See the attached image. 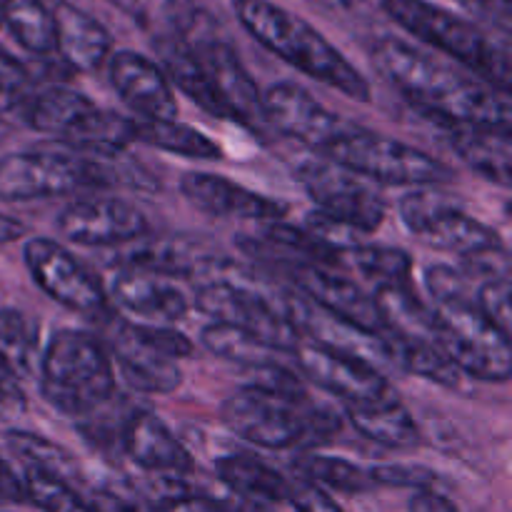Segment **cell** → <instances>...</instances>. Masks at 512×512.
<instances>
[{
	"mask_svg": "<svg viewBox=\"0 0 512 512\" xmlns=\"http://www.w3.org/2000/svg\"><path fill=\"white\" fill-rule=\"evenodd\" d=\"M373 63L410 105L438 123H448L450 128L512 130L508 95L483 80L465 78L403 40L385 38L375 43Z\"/></svg>",
	"mask_w": 512,
	"mask_h": 512,
	"instance_id": "1",
	"label": "cell"
},
{
	"mask_svg": "<svg viewBox=\"0 0 512 512\" xmlns=\"http://www.w3.org/2000/svg\"><path fill=\"white\" fill-rule=\"evenodd\" d=\"M233 8L243 28L270 53L318 83L368 103L370 83L365 75L300 15L270 0H233Z\"/></svg>",
	"mask_w": 512,
	"mask_h": 512,
	"instance_id": "2",
	"label": "cell"
},
{
	"mask_svg": "<svg viewBox=\"0 0 512 512\" xmlns=\"http://www.w3.org/2000/svg\"><path fill=\"white\" fill-rule=\"evenodd\" d=\"M115 390L113 360L103 340L83 330L50 335L40 358V393L68 418L98 413Z\"/></svg>",
	"mask_w": 512,
	"mask_h": 512,
	"instance_id": "3",
	"label": "cell"
},
{
	"mask_svg": "<svg viewBox=\"0 0 512 512\" xmlns=\"http://www.w3.org/2000/svg\"><path fill=\"white\" fill-rule=\"evenodd\" d=\"M220 418L238 438L265 450H290L325 440L340 430V418L308 398H280L243 385L220 405Z\"/></svg>",
	"mask_w": 512,
	"mask_h": 512,
	"instance_id": "4",
	"label": "cell"
},
{
	"mask_svg": "<svg viewBox=\"0 0 512 512\" xmlns=\"http://www.w3.org/2000/svg\"><path fill=\"white\" fill-rule=\"evenodd\" d=\"M380 5L410 35L448 53L478 73L490 88L510 95L512 68L508 48L490 40L478 25L428 0H380Z\"/></svg>",
	"mask_w": 512,
	"mask_h": 512,
	"instance_id": "5",
	"label": "cell"
},
{
	"mask_svg": "<svg viewBox=\"0 0 512 512\" xmlns=\"http://www.w3.org/2000/svg\"><path fill=\"white\" fill-rule=\"evenodd\" d=\"M195 310L213 318V323L233 325L263 340L275 353H295L303 335L298 333L285 310V293H268L250 283L238 265L225 260L223 268L200 283L193 293Z\"/></svg>",
	"mask_w": 512,
	"mask_h": 512,
	"instance_id": "6",
	"label": "cell"
},
{
	"mask_svg": "<svg viewBox=\"0 0 512 512\" xmlns=\"http://www.w3.org/2000/svg\"><path fill=\"white\" fill-rule=\"evenodd\" d=\"M120 158L123 155L95 158V155L73 153V150H33V153L3 155L0 158V200L23 203V200L70 195L85 188H113L130 178V173L118 168Z\"/></svg>",
	"mask_w": 512,
	"mask_h": 512,
	"instance_id": "7",
	"label": "cell"
},
{
	"mask_svg": "<svg viewBox=\"0 0 512 512\" xmlns=\"http://www.w3.org/2000/svg\"><path fill=\"white\" fill-rule=\"evenodd\" d=\"M25 123L73 153L118 158L133 140V118L98 108L70 88H45L25 103Z\"/></svg>",
	"mask_w": 512,
	"mask_h": 512,
	"instance_id": "8",
	"label": "cell"
},
{
	"mask_svg": "<svg viewBox=\"0 0 512 512\" xmlns=\"http://www.w3.org/2000/svg\"><path fill=\"white\" fill-rule=\"evenodd\" d=\"M175 35L193 50L198 63L203 65L215 95L228 110V118L263 135L268 130V120L263 113V93L258 90L253 75L248 73L233 45L215 33L210 15H205L203 10L188 8L178 18Z\"/></svg>",
	"mask_w": 512,
	"mask_h": 512,
	"instance_id": "9",
	"label": "cell"
},
{
	"mask_svg": "<svg viewBox=\"0 0 512 512\" xmlns=\"http://www.w3.org/2000/svg\"><path fill=\"white\" fill-rule=\"evenodd\" d=\"M330 163L350 170L365 180L385 185H445L455 180V170L415 145L383 138L353 125L345 135L323 150Z\"/></svg>",
	"mask_w": 512,
	"mask_h": 512,
	"instance_id": "10",
	"label": "cell"
},
{
	"mask_svg": "<svg viewBox=\"0 0 512 512\" xmlns=\"http://www.w3.org/2000/svg\"><path fill=\"white\" fill-rule=\"evenodd\" d=\"M435 345L460 375L505 383L512 375V348L475 303L435 305Z\"/></svg>",
	"mask_w": 512,
	"mask_h": 512,
	"instance_id": "11",
	"label": "cell"
},
{
	"mask_svg": "<svg viewBox=\"0 0 512 512\" xmlns=\"http://www.w3.org/2000/svg\"><path fill=\"white\" fill-rule=\"evenodd\" d=\"M398 210L405 228L428 248L455 253L463 260L505 248L493 228L470 218L450 195L438 190H413L400 198Z\"/></svg>",
	"mask_w": 512,
	"mask_h": 512,
	"instance_id": "12",
	"label": "cell"
},
{
	"mask_svg": "<svg viewBox=\"0 0 512 512\" xmlns=\"http://www.w3.org/2000/svg\"><path fill=\"white\" fill-rule=\"evenodd\" d=\"M295 178L310 195L318 213L350 225L368 235L383 225L388 205L385 198L360 175L330 163V160H305L295 168Z\"/></svg>",
	"mask_w": 512,
	"mask_h": 512,
	"instance_id": "13",
	"label": "cell"
},
{
	"mask_svg": "<svg viewBox=\"0 0 512 512\" xmlns=\"http://www.w3.org/2000/svg\"><path fill=\"white\" fill-rule=\"evenodd\" d=\"M23 258L30 278L50 300L90 318L108 313V290L95 278L93 270L85 268L58 240L30 238Z\"/></svg>",
	"mask_w": 512,
	"mask_h": 512,
	"instance_id": "14",
	"label": "cell"
},
{
	"mask_svg": "<svg viewBox=\"0 0 512 512\" xmlns=\"http://www.w3.org/2000/svg\"><path fill=\"white\" fill-rule=\"evenodd\" d=\"M293 355L305 378L325 393L343 400V405L363 408V405H378L395 398L388 378L363 360L348 358V355H340L323 345L305 343V340L295 348Z\"/></svg>",
	"mask_w": 512,
	"mask_h": 512,
	"instance_id": "15",
	"label": "cell"
},
{
	"mask_svg": "<svg viewBox=\"0 0 512 512\" xmlns=\"http://www.w3.org/2000/svg\"><path fill=\"white\" fill-rule=\"evenodd\" d=\"M55 228L65 240L85 248H123L148 235V220L118 198H83L60 210Z\"/></svg>",
	"mask_w": 512,
	"mask_h": 512,
	"instance_id": "16",
	"label": "cell"
},
{
	"mask_svg": "<svg viewBox=\"0 0 512 512\" xmlns=\"http://www.w3.org/2000/svg\"><path fill=\"white\" fill-rule=\"evenodd\" d=\"M263 113L268 128L323 153L330 143L348 133L355 123H345L323 103L295 83H275L263 93Z\"/></svg>",
	"mask_w": 512,
	"mask_h": 512,
	"instance_id": "17",
	"label": "cell"
},
{
	"mask_svg": "<svg viewBox=\"0 0 512 512\" xmlns=\"http://www.w3.org/2000/svg\"><path fill=\"white\" fill-rule=\"evenodd\" d=\"M285 310H288L290 323L298 328V333L313 338L310 343L323 345V348L348 355V358L363 360L380 373H383V368H393L388 338H383V335L368 333L358 325H350L348 320L335 318L333 313L318 308L313 300L300 293H285Z\"/></svg>",
	"mask_w": 512,
	"mask_h": 512,
	"instance_id": "18",
	"label": "cell"
},
{
	"mask_svg": "<svg viewBox=\"0 0 512 512\" xmlns=\"http://www.w3.org/2000/svg\"><path fill=\"white\" fill-rule=\"evenodd\" d=\"M285 270L290 273L298 293L313 300L318 308L328 310L335 318L348 320L350 325H358L368 333L383 335V338L388 335L373 293H365L355 280L315 263H295Z\"/></svg>",
	"mask_w": 512,
	"mask_h": 512,
	"instance_id": "19",
	"label": "cell"
},
{
	"mask_svg": "<svg viewBox=\"0 0 512 512\" xmlns=\"http://www.w3.org/2000/svg\"><path fill=\"white\" fill-rule=\"evenodd\" d=\"M103 335V345L113 355L110 360L118 363L123 378L135 390L148 395H168L180 388V383H183V370L178 368V363L150 348L135 333L133 323H125L118 315L105 313Z\"/></svg>",
	"mask_w": 512,
	"mask_h": 512,
	"instance_id": "20",
	"label": "cell"
},
{
	"mask_svg": "<svg viewBox=\"0 0 512 512\" xmlns=\"http://www.w3.org/2000/svg\"><path fill=\"white\" fill-rule=\"evenodd\" d=\"M110 85L140 120H175L178 100L163 68L145 55L120 50L108 58Z\"/></svg>",
	"mask_w": 512,
	"mask_h": 512,
	"instance_id": "21",
	"label": "cell"
},
{
	"mask_svg": "<svg viewBox=\"0 0 512 512\" xmlns=\"http://www.w3.org/2000/svg\"><path fill=\"white\" fill-rule=\"evenodd\" d=\"M180 193L190 205L213 218L258 220V223H280L288 215V205L268 195L253 193L223 175L185 173L180 178Z\"/></svg>",
	"mask_w": 512,
	"mask_h": 512,
	"instance_id": "22",
	"label": "cell"
},
{
	"mask_svg": "<svg viewBox=\"0 0 512 512\" xmlns=\"http://www.w3.org/2000/svg\"><path fill=\"white\" fill-rule=\"evenodd\" d=\"M120 445L123 453L148 475L185 478L193 473V455L150 410H138L125 420Z\"/></svg>",
	"mask_w": 512,
	"mask_h": 512,
	"instance_id": "23",
	"label": "cell"
},
{
	"mask_svg": "<svg viewBox=\"0 0 512 512\" xmlns=\"http://www.w3.org/2000/svg\"><path fill=\"white\" fill-rule=\"evenodd\" d=\"M108 300H113V305H118L123 313L160 323L183 320L190 310V300L183 290L160 275L138 270H120L110 285Z\"/></svg>",
	"mask_w": 512,
	"mask_h": 512,
	"instance_id": "24",
	"label": "cell"
},
{
	"mask_svg": "<svg viewBox=\"0 0 512 512\" xmlns=\"http://www.w3.org/2000/svg\"><path fill=\"white\" fill-rule=\"evenodd\" d=\"M55 25V50L63 55L70 68L80 73H93L113 50V38L108 30L80 8L68 3H60L53 10Z\"/></svg>",
	"mask_w": 512,
	"mask_h": 512,
	"instance_id": "25",
	"label": "cell"
},
{
	"mask_svg": "<svg viewBox=\"0 0 512 512\" xmlns=\"http://www.w3.org/2000/svg\"><path fill=\"white\" fill-rule=\"evenodd\" d=\"M155 50L160 55V68H163L168 83H173L175 88L183 90L200 110H205L208 115L218 120H230L228 110L223 108L220 98L215 95L213 85H210L208 75H205L203 65L198 63V58L193 55V50L178 38V35H163V38L155 40Z\"/></svg>",
	"mask_w": 512,
	"mask_h": 512,
	"instance_id": "26",
	"label": "cell"
},
{
	"mask_svg": "<svg viewBox=\"0 0 512 512\" xmlns=\"http://www.w3.org/2000/svg\"><path fill=\"white\" fill-rule=\"evenodd\" d=\"M215 473L230 493L250 503H288L293 490V485L278 470L265 465L255 455H223L215 460Z\"/></svg>",
	"mask_w": 512,
	"mask_h": 512,
	"instance_id": "27",
	"label": "cell"
},
{
	"mask_svg": "<svg viewBox=\"0 0 512 512\" xmlns=\"http://www.w3.org/2000/svg\"><path fill=\"white\" fill-rule=\"evenodd\" d=\"M450 145L468 168L500 188L512 183V138L503 130L453 128Z\"/></svg>",
	"mask_w": 512,
	"mask_h": 512,
	"instance_id": "28",
	"label": "cell"
},
{
	"mask_svg": "<svg viewBox=\"0 0 512 512\" xmlns=\"http://www.w3.org/2000/svg\"><path fill=\"white\" fill-rule=\"evenodd\" d=\"M345 415L360 435L385 448H413L420 443V428L400 398L383 400L378 405H345Z\"/></svg>",
	"mask_w": 512,
	"mask_h": 512,
	"instance_id": "29",
	"label": "cell"
},
{
	"mask_svg": "<svg viewBox=\"0 0 512 512\" xmlns=\"http://www.w3.org/2000/svg\"><path fill=\"white\" fill-rule=\"evenodd\" d=\"M373 298L388 335L435 343L433 308H428L410 285H380L373 290Z\"/></svg>",
	"mask_w": 512,
	"mask_h": 512,
	"instance_id": "30",
	"label": "cell"
},
{
	"mask_svg": "<svg viewBox=\"0 0 512 512\" xmlns=\"http://www.w3.org/2000/svg\"><path fill=\"white\" fill-rule=\"evenodd\" d=\"M133 140L165 153L190 160H223V148L200 133L198 128L178 123V120H140L133 118Z\"/></svg>",
	"mask_w": 512,
	"mask_h": 512,
	"instance_id": "31",
	"label": "cell"
},
{
	"mask_svg": "<svg viewBox=\"0 0 512 512\" xmlns=\"http://www.w3.org/2000/svg\"><path fill=\"white\" fill-rule=\"evenodd\" d=\"M388 338L390 358H393V368L413 373L418 378L433 380V383L445 385V388H458L460 385V370L445 358L443 350L428 340H408L395 338V335H385Z\"/></svg>",
	"mask_w": 512,
	"mask_h": 512,
	"instance_id": "32",
	"label": "cell"
},
{
	"mask_svg": "<svg viewBox=\"0 0 512 512\" xmlns=\"http://www.w3.org/2000/svg\"><path fill=\"white\" fill-rule=\"evenodd\" d=\"M300 478L310 485H318L323 490L345 495H363L375 488L370 473L360 465L350 463L345 458H328V455H303L295 463Z\"/></svg>",
	"mask_w": 512,
	"mask_h": 512,
	"instance_id": "33",
	"label": "cell"
},
{
	"mask_svg": "<svg viewBox=\"0 0 512 512\" xmlns=\"http://www.w3.org/2000/svg\"><path fill=\"white\" fill-rule=\"evenodd\" d=\"M3 25H8L13 38L30 53L48 55L55 50L53 13L43 0H8Z\"/></svg>",
	"mask_w": 512,
	"mask_h": 512,
	"instance_id": "34",
	"label": "cell"
},
{
	"mask_svg": "<svg viewBox=\"0 0 512 512\" xmlns=\"http://www.w3.org/2000/svg\"><path fill=\"white\" fill-rule=\"evenodd\" d=\"M200 343L208 353H213L215 358L230 360V363L243 365L248 368H258V365L278 363L275 360V350L268 348L263 340H258L255 335L245 333V330L233 328V325L223 323H210L208 328H203L200 333Z\"/></svg>",
	"mask_w": 512,
	"mask_h": 512,
	"instance_id": "35",
	"label": "cell"
},
{
	"mask_svg": "<svg viewBox=\"0 0 512 512\" xmlns=\"http://www.w3.org/2000/svg\"><path fill=\"white\" fill-rule=\"evenodd\" d=\"M5 443H8L10 453L20 463H25V468L48 473L53 478L65 480V483H70L78 475V465H75L73 455L65 448H60L58 443H50V440L40 438V435L13 430V433L5 435Z\"/></svg>",
	"mask_w": 512,
	"mask_h": 512,
	"instance_id": "36",
	"label": "cell"
},
{
	"mask_svg": "<svg viewBox=\"0 0 512 512\" xmlns=\"http://www.w3.org/2000/svg\"><path fill=\"white\" fill-rule=\"evenodd\" d=\"M345 258H350L353 268L360 275H365L373 283V288H380V285H410L413 258L405 250L360 243L358 248L348 250Z\"/></svg>",
	"mask_w": 512,
	"mask_h": 512,
	"instance_id": "37",
	"label": "cell"
},
{
	"mask_svg": "<svg viewBox=\"0 0 512 512\" xmlns=\"http://www.w3.org/2000/svg\"><path fill=\"white\" fill-rule=\"evenodd\" d=\"M35 350L38 338L28 318L15 308H0V360L18 380L33 375Z\"/></svg>",
	"mask_w": 512,
	"mask_h": 512,
	"instance_id": "38",
	"label": "cell"
},
{
	"mask_svg": "<svg viewBox=\"0 0 512 512\" xmlns=\"http://www.w3.org/2000/svg\"><path fill=\"white\" fill-rule=\"evenodd\" d=\"M23 490L25 500L35 505L43 512H93V505L85 503L70 483L65 480L53 478L48 473H40V470L25 468L23 478Z\"/></svg>",
	"mask_w": 512,
	"mask_h": 512,
	"instance_id": "39",
	"label": "cell"
},
{
	"mask_svg": "<svg viewBox=\"0 0 512 512\" xmlns=\"http://www.w3.org/2000/svg\"><path fill=\"white\" fill-rule=\"evenodd\" d=\"M478 280L468 270L450 268V265H433L425 270V288L435 305L448 303H475L478 295Z\"/></svg>",
	"mask_w": 512,
	"mask_h": 512,
	"instance_id": "40",
	"label": "cell"
},
{
	"mask_svg": "<svg viewBox=\"0 0 512 512\" xmlns=\"http://www.w3.org/2000/svg\"><path fill=\"white\" fill-rule=\"evenodd\" d=\"M475 305L480 313L495 325L503 335L512 333V308H510V275H500V278L483 280L478 285V295H475Z\"/></svg>",
	"mask_w": 512,
	"mask_h": 512,
	"instance_id": "41",
	"label": "cell"
},
{
	"mask_svg": "<svg viewBox=\"0 0 512 512\" xmlns=\"http://www.w3.org/2000/svg\"><path fill=\"white\" fill-rule=\"evenodd\" d=\"M368 473L375 488L388 485V488L433 490V485L438 483V475L420 465H375V468H368Z\"/></svg>",
	"mask_w": 512,
	"mask_h": 512,
	"instance_id": "42",
	"label": "cell"
},
{
	"mask_svg": "<svg viewBox=\"0 0 512 512\" xmlns=\"http://www.w3.org/2000/svg\"><path fill=\"white\" fill-rule=\"evenodd\" d=\"M135 333H138L150 348L158 350L165 358L175 360V363L193 355V343H190L183 333H178V330L173 328H165V325H135Z\"/></svg>",
	"mask_w": 512,
	"mask_h": 512,
	"instance_id": "43",
	"label": "cell"
},
{
	"mask_svg": "<svg viewBox=\"0 0 512 512\" xmlns=\"http://www.w3.org/2000/svg\"><path fill=\"white\" fill-rule=\"evenodd\" d=\"M25 410H28V400H25L23 388L8 365L0 360V423H13L23 418Z\"/></svg>",
	"mask_w": 512,
	"mask_h": 512,
	"instance_id": "44",
	"label": "cell"
},
{
	"mask_svg": "<svg viewBox=\"0 0 512 512\" xmlns=\"http://www.w3.org/2000/svg\"><path fill=\"white\" fill-rule=\"evenodd\" d=\"M288 503L293 512H343V508L330 498L328 490L310 483H303L290 490Z\"/></svg>",
	"mask_w": 512,
	"mask_h": 512,
	"instance_id": "45",
	"label": "cell"
},
{
	"mask_svg": "<svg viewBox=\"0 0 512 512\" xmlns=\"http://www.w3.org/2000/svg\"><path fill=\"white\" fill-rule=\"evenodd\" d=\"M30 85V73L15 55L0 48V95L3 98H15Z\"/></svg>",
	"mask_w": 512,
	"mask_h": 512,
	"instance_id": "46",
	"label": "cell"
},
{
	"mask_svg": "<svg viewBox=\"0 0 512 512\" xmlns=\"http://www.w3.org/2000/svg\"><path fill=\"white\" fill-rule=\"evenodd\" d=\"M410 512H458V508L435 490H418L410 500Z\"/></svg>",
	"mask_w": 512,
	"mask_h": 512,
	"instance_id": "47",
	"label": "cell"
},
{
	"mask_svg": "<svg viewBox=\"0 0 512 512\" xmlns=\"http://www.w3.org/2000/svg\"><path fill=\"white\" fill-rule=\"evenodd\" d=\"M0 500H15V503L25 500L23 480L13 473V468L3 458H0Z\"/></svg>",
	"mask_w": 512,
	"mask_h": 512,
	"instance_id": "48",
	"label": "cell"
},
{
	"mask_svg": "<svg viewBox=\"0 0 512 512\" xmlns=\"http://www.w3.org/2000/svg\"><path fill=\"white\" fill-rule=\"evenodd\" d=\"M23 235H25V225L20 223V220L0 213V245L13 243V240L23 238Z\"/></svg>",
	"mask_w": 512,
	"mask_h": 512,
	"instance_id": "49",
	"label": "cell"
},
{
	"mask_svg": "<svg viewBox=\"0 0 512 512\" xmlns=\"http://www.w3.org/2000/svg\"><path fill=\"white\" fill-rule=\"evenodd\" d=\"M95 512H140L135 505H130L128 500L115 498V495H103L98 500V505H93Z\"/></svg>",
	"mask_w": 512,
	"mask_h": 512,
	"instance_id": "50",
	"label": "cell"
},
{
	"mask_svg": "<svg viewBox=\"0 0 512 512\" xmlns=\"http://www.w3.org/2000/svg\"><path fill=\"white\" fill-rule=\"evenodd\" d=\"M8 133H10V125L5 123L3 118H0V143H3V140H5V135H8Z\"/></svg>",
	"mask_w": 512,
	"mask_h": 512,
	"instance_id": "51",
	"label": "cell"
},
{
	"mask_svg": "<svg viewBox=\"0 0 512 512\" xmlns=\"http://www.w3.org/2000/svg\"><path fill=\"white\" fill-rule=\"evenodd\" d=\"M5 3H8V0H0V25H3V13H5Z\"/></svg>",
	"mask_w": 512,
	"mask_h": 512,
	"instance_id": "52",
	"label": "cell"
},
{
	"mask_svg": "<svg viewBox=\"0 0 512 512\" xmlns=\"http://www.w3.org/2000/svg\"><path fill=\"white\" fill-rule=\"evenodd\" d=\"M470 3H495V0H470ZM503 3H508V0H503Z\"/></svg>",
	"mask_w": 512,
	"mask_h": 512,
	"instance_id": "53",
	"label": "cell"
},
{
	"mask_svg": "<svg viewBox=\"0 0 512 512\" xmlns=\"http://www.w3.org/2000/svg\"><path fill=\"white\" fill-rule=\"evenodd\" d=\"M93 512H95V508H93Z\"/></svg>",
	"mask_w": 512,
	"mask_h": 512,
	"instance_id": "54",
	"label": "cell"
}]
</instances>
